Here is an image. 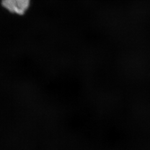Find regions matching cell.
Returning a JSON list of instances; mask_svg holds the SVG:
<instances>
[{
  "label": "cell",
  "instance_id": "cell-1",
  "mask_svg": "<svg viewBox=\"0 0 150 150\" xmlns=\"http://www.w3.org/2000/svg\"><path fill=\"white\" fill-rule=\"evenodd\" d=\"M31 0H2L1 5L12 13L24 15L30 6Z\"/></svg>",
  "mask_w": 150,
  "mask_h": 150
}]
</instances>
